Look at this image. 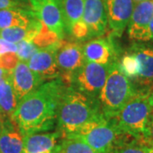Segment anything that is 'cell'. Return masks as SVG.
<instances>
[{
  "mask_svg": "<svg viewBox=\"0 0 153 153\" xmlns=\"http://www.w3.org/2000/svg\"><path fill=\"white\" fill-rule=\"evenodd\" d=\"M59 153H60V152H59Z\"/></svg>",
  "mask_w": 153,
  "mask_h": 153,
  "instance_id": "cell-36",
  "label": "cell"
},
{
  "mask_svg": "<svg viewBox=\"0 0 153 153\" xmlns=\"http://www.w3.org/2000/svg\"><path fill=\"white\" fill-rule=\"evenodd\" d=\"M16 55L19 60L27 62L38 50V46L29 40H22L16 44Z\"/></svg>",
  "mask_w": 153,
  "mask_h": 153,
  "instance_id": "cell-24",
  "label": "cell"
},
{
  "mask_svg": "<svg viewBox=\"0 0 153 153\" xmlns=\"http://www.w3.org/2000/svg\"><path fill=\"white\" fill-rule=\"evenodd\" d=\"M18 100L11 83L10 71L4 80L0 91V120L10 118L16 108Z\"/></svg>",
  "mask_w": 153,
  "mask_h": 153,
  "instance_id": "cell-20",
  "label": "cell"
},
{
  "mask_svg": "<svg viewBox=\"0 0 153 153\" xmlns=\"http://www.w3.org/2000/svg\"><path fill=\"white\" fill-rule=\"evenodd\" d=\"M38 19L33 8H11L0 10V30L13 27H27Z\"/></svg>",
  "mask_w": 153,
  "mask_h": 153,
  "instance_id": "cell-18",
  "label": "cell"
},
{
  "mask_svg": "<svg viewBox=\"0 0 153 153\" xmlns=\"http://www.w3.org/2000/svg\"><path fill=\"white\" fill-rule=\"evenodd\" d=\"M82 22L87 28L88 39L104 36L108 22L103 0H85Z\"/></svg>",
  "mask_w": 153,
  "mask_h": 153,
  "instance_id": "cell-15",
  "label": "cell"
},
{
  "mask_svg": "<svg viewBox=\"0 0 153 153\" xmlns=\"http://www.w3.org/2000/svg\"><path fill=\"white\" fill-rule=\"evenodd\" d=\"M11 8H32L29 0H0V10Z\"/></svg>",
  "mask_w": 153,
  "mask_h": 153,
  "instance_id": "cell-27",
  "label": "cell"
},
{
  "mask_svg": "<svg viewBox=\"0 0 153 153\" xmlns=\"http://www.w3.org/2000/svg\"><path fill=\"white\" fill-rule=\"evenodd\" d=\"M149 31H150V34L152 37V41H153V17L150 22V25H149Z\"/></svg>",
  "mask_w": 153,
  "mask_h": 153,
  "instance_id": "cell-30",
  "label": "cell"
},
{
  "mask_svg": "<svg viewBox=\"0 0 153 153\" xmlns=\"http://www.w3.org/2000/svg\"><path fill=\"white\" fill-rule=\"evenodd\" d=\"M0 129H1V120H0Z\"/></svg>",
  "mask_w": 153,
  "mask_h": 153,
  "instance_id": "cell-34",
  "label": "cell"
},
{
  "mask_svg": "<svg viewBox=\"0 0 153 153\" xmlns=\"http://www.w3.org/2000/svg\"><path fill=\"white\" fill-rule=\"evenodd\" d=\"M149 93L138 92L117 114L108 118L118 129L134 137L140 144L152 112Z\"/></svg>",
  "mask_w": 153,
  "mask_h": 153,
  "instance_id": "cell-5",
  "label": "cell"
},
{
  "mask_svg": "<svg viewBox=\"0 0 153 153\" xmlns=\"http://www.w3.org/2000/svg\"><path fill=\"white\" fill-rule=\"evenodd\" d=\"M153 17V1L145 0L134 4L128 23V36L137 42L152 41L149 25Z\"/></svg>",
  "mask_w": 153,
  "mask_h": 153,
  "instance_id": "cell-11",
  "label": "cell"
},
{
  "mask_svg": "<svg viewBox=\"0 0 153 153\" xmlns=\"http://www.w3.org/2000/svg\"><path fill=\"white\" fill-rule=\"evenodd\" d=\"M65 137L78 138L98 153H113L123 145L138 142L133 136L118 129L105 117L88 123L75 134Z\"/></svg>",
  "mask_w": 153,
  "mask_h": 153,
  "instance_id": "cell-3",
  "label": "cell"
},
{
  "mask_svg": "<svg viewBox=\"0 0 153 153\" xmlns=\"http://www.w3.org/2000/svg\"><path fill=\"white\" fill-rule=\"evenodd\" d=\"M9 75V74H8ZM3 82H4V81L3 82H0V91H1V88H2V86H3Z\"/></svg>",
  "mask_w": 153,
  "mask_h": 153,
  "instance_id": "cell-33",
  "label": "cell"
},
{
  "mask_svg": "<svg viewBox=\"0 0 153 153\" xmlns=\"http://www.w3.org/2000/svg\"><path fill=\"white\" fill-rule=\"evenodd\" d=\"M103 117L98 99L72 86H66L60 97L56 120L62 138L75 134L87 123Z\"/></svg>",
  "mask_w": 153,
  "mask_h": 153,
  "instance_id": "cell-2",
  "label": "cell"
},
{
  "mask_svg": "<svg viewBox=\"0 0 153 153\" xmlns=\"http://www.w3.org/2000/svg\"><path fill=\"white\" fill-rule=\"evenodd\" d=\"M138 60L139 73L133 81L139 92H148L153 85V47L145 44H134L128 49Z\"/></svg>",
  "mask_w": 153,
  "mask_h": 153,
  "instance_id": "cell-9",
  "label": "cell"
},
{
  "mask_svg": "<svg viewBox=\"0 0 153 153\" xmlns=\"http://www.w3.org/2000/svg\"><path fill=\"white\" fill-rule=\"evenodd\" d=\"M62 15L66 34L71 36L73 27L82 22L85 0H56Z\"/></svg>",
  "mask_w": 153,
  "mask_h": 153,
  "instance_id": "cell-19",
  "label": "cell"
},
{
  "mask_svg": "<svg viewBox=\"0 0 153 153\" xmlns=\"http://www.w3.org/2000/svg\"><path fill=\"white\" fill-rule=\"evenodd\" d=\"M10 79L18 102L44 82L37 73L29 68L27 62L22 60H19L10 70Z\"/></svg>",
  "mask_w": 153,
  "mask_h": 153,
  "instance_id": "cell-13",
  "label": "cell"
},
{
  "mask_svg": "<svg viewBox=\"0 0 153 153\" xmlns=\"http://www.w3.org/2000/svg\"><path fill=\"white\" fill-rule=\"evenodd\" d=\"M117 61L111 66L98 97L101 112L106 119L117 114L139 92L131 80L121 71Z\"/></svg>",
  "mask_w": 153,
  "mask_h": 153,
  "instance_id": "cell-4",
  "label": "cell"
},
{
  "mask_svg": "<svg viewBox=\"0 0 153 153\" xmlns=\"http://www.w3.org/2000/svg\"><path fill=\"white\" fill-rule=\"evenodd\" d=\"M0 153H24L23 134L11 117L1 120Z\"/></svg>",
  "mask_w": 153,
  "mask_h": 153,
  "instance_id": "cell-17",
  "label": "cell"
},
{
  "mask_svg": "<svg viewBox=\"0 0 153 153\" xmlns=\"http://www.w3.org/2000/svg\"><path fill=\"white\" fill-rule=\"evenodd\" d=\"M66 87L60 77L47 81L18 102L11 119L23 135L55 128L58 105Z\"/></svg>",
  "mask_w": 153,
  "mask_h": 153,
  "instance_id": "cell-1",
  "label": "cell"
},
{
  "mask_svg": "<svg viewBox=\"0 0 153 153\" xmlns=\"http://www.w3.org/2000/svg\"><path fill=\"white\" fill-rule=\"evenodd\" d=\"M113 153H149L148 147L138 142L129 143L116 149Z\"/></svg>",
  "mask_w": 153,
  "mask_h": 153,
  "instance_id": "cell-25",
  "label": "cell"
},
{
  "mask_svg": "<svg viewBox=\"0 0 153 153\" xmlns=\"http://www.w3.org/2000/svg\"><path fill=\"white\" fill-rule=\"evenodd\" d=\"M148 152H149V153H153V149L152 148H148Z\"/></svg>",
  "mask_w": 153,
  "mask_h": 153,
  "instance_id": "cell-31",
  "label": "cell"
},
{
  "mask_svg": "<svg viewBox=\"0 0 153 153\" xmlns=\"http://www.w3.org/2000/svg\"><path fill=\"white\" fill-rule=\"evenodd\" d=\"M85 61L94 62L100 65H111L118 60V51L112 41V36L106 38L91 39L82 44Z\"/></svg>",
  "mask_w": 153,
  "mask_h": 153,
  "instance_id": "cell-14",
  "label": "cell"
},
{
  "mask_svg": "<svg viewBox=\"0 0 153 153\" xmlns=\"http://www.w3.org/2000/svg\"><path fill=\"white\" fill-rule=\"evenodd\" d=\"M24 153H59L62 135L59 131L24 134Z\"/></svg>",
  "mask_w": 153,
  "mask_h": 153,
  "instance_id": "cell-16",
  "label": "cell"
},
{
  "mask_svg": "<svg viewBox=\"0 0 153 153\" xmlns=\"http://www.w3.org/2000/svg\"><path fill=\"white\" fill-rule=\"evenodd\" d=\"M141 145L146 146L148 148H152L153 149V113L149 118L147 123V125L146 128V131L144 133Z\"/></svg>",
  "mask_w": 153,
  "mask_h": 153,
  "instance_id": "cell-26",
  "label": "cell"
},
{
  "mask_svg": "<svg viewBox=\"0 0 153 153\" xmlns=\"http://www.w3.org/2000/svg\"><path fill=\"white\" fill-rule=\"evenodd\" d=\"M149 101H150V104H151V106L152 108L153 111V86L152 87V88L150 89V93H149Z\"/></svg>",
  "mask_w": 153,
  "mask_h": 153,
  "instance_id": "cell-29",
  "label": "cell"
},
{
  "mask_svg": "<svg viewBox=\"0 0 153 153\" xmlns=\"http://www.w3.org/2000/svg\"><path fill=\"white\" fill-rule=\"evenodd\" d=\"M111 35L121 37L128 26L134 8L133 0H103Z\"/></svg>",
  "mask_w": 153,
  "mask_h": 153,
  "instance_id": "cell-8",
  "label": "cell"
},
{
  "mask_svg": "<svg viewBox=\"0 0 153 153\" xmlns=\"http://www.w3.org/2000/svg\"><path fill=\"white\" fill-rule=\"evenodd\" d=\"M117 62L121 71L133 82L138 76L140 70L136 58L130 52L127 51L124 55L118 59Z\"/></svg>",
  "mask_w": 153,
  "mask_h": 153,
  "instance_id": "cell-22",
  "label": "cell"
},
{
  "mask_svg": "<svg viewBox=\"0 0 153 153\" xmlns=\"http://www.w3.org/2000/svg\"><path fill=\"white\" fill-rule=\"evenodd\" d=\"M10 70H8L5 68H3V67H0V82H3L5 77L8 76V74L10 73Z\"/></svg>",
  "mask_w": 153,
  "mask_h": 153,
  "instance_id": "cell-28",
  "label": "cell"
},
{
  "mask_svg": "<svg viewBox=\"0 0 153 153\" xmlns=\"http://www.w3.org/2000/svg\"><path fill=\"white\" fill-rule=\"evenodd\" d=\"M55 57L60 78L66 86H71L73 76L85 63L82 45L76 42L60 40Z\"/></svg>",
  "mask_w": 153,
  "mask_h": 153,
  "instance_id": "cell-7",
  "label": "cell"
},
{
  "mask_svg": "<svg viewBox=\"0 0 153 153\" xmlns=\"http://www.w3.org/2000/svg\"><path fill=\"white\" fill-rule=\"evenodd\" d=\"M60 153H98L87 143L74 137H64L60 140Z\"/></svg>",
  "mask_w": 153,
  "mask_h": 153,
  "instance_id": "cell-21",
  "label": "cell"
},
{
  "mask_svg": "<svg viewBox=\"0 0 153 153\" xmlns=\"http://www.w3.org/2000/svg\"><path fill=\"white\" fill-rule=\"evenodd\" d=\"M152 113H153V111H152Z\"/></svg>",
  "mask_w": 153,
  "mask_h": 153,
  "instance_id": "cell-35",
  "label": "cell"
},
{
  "mask_svg": "<svg viewBox=\"0 0 153 153\" xmlns=\"http://www.w3.org/2000/svg\"><path fill=\"white\" fill-rule=\"evenodd\" d=\"M60 41L48 47L38 49V51L27 61L29 68L37 73L44 82L60 77V71L55 57L56 49Z\"/></svg>",
  "mask_w": 153,
  "mask_h": 153,
  "instance_id": "cell-10",
  "label": "cell"
},
{
  "mask_svg": "<svg viewBox=\"0 0 153 153\" xmlns=\"http://www.w3.org/2000/svg\"><path fill=\"white\" fill-rule=\"evenodd\" d=\"M134 3H139V2H142V1H145V0H133Z\"/></svg>",
  "mask_w": 153,
  "mask_h": 153,
  "instance_id": "cell-32",
  "label": "cell"
},
{
  "mask_svg": "<svg viewBox=\"0 0 153 153\" xmlns=\"http://www.w3.org/2000/svg\"><path fill=\"white\" fill-rule=\"evenodd\" d=\"M58 41H60V38H58V36L53 32L49 31L45 25L43 26L42 30L33 40V43L36 44L39 49L48 47L49 45L57 43Z\"/></svg>",
  "mask_w": 153,
  "mask_h": 153,
  "instance_id": "cell-23",
  "label": "cell"
},
{
  "mask_svg": "<svg viewBox=\"0 0 153 153\" xmlns=\"http://www.w3.org/2000/svg\"><path fill=\"white\" fill-rule=\"evenodd\" d=\"M38 19L49 31L55 33L60 40L65 38L66 32L60 7L56 0H29Z\"/></svg>",
  "mask_w": 153,
  "mask_h": 153,
  "instance_id": "cell-12",
  "label": "cell"
},
{
  "mask_svg": "<svg viewBox=\"0 0 153 153\" xmlns=\"http://www.w3.org/2000/svg\"><path fill=\"white\" fill-rule=\"evenodd\" d=\"M111 65H100L85 61L73 76L71 86L87 95L98 99Z\"/></svg>",
  "mask_w": 153,
  "mask_h": 153,
  "instance_id": "cell-6",
  "label": "cell"
}]
</instances>
